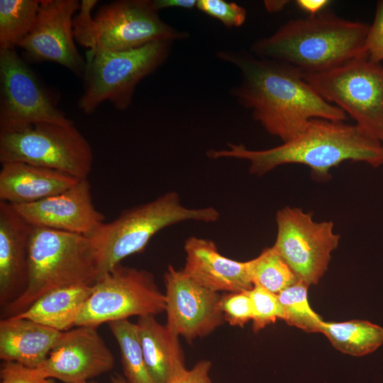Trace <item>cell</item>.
Listing matches in <instances>:
<instances>
[{
  "label": "cell",
  "instance_id": "obj_1",
  "mask_svg": "<svg viewBox=\"0 0 383 383\" xmlns=\"http://www.w3.org/2000/svg\"><path fill=\"white\" fill-rule=\"evenodd\" d=\"M216 56L239 71L240 80L231 94L269 134L283 143L301 132L312 118L348 119L344 111L323 100L292 66L243 50H219Z\"/></svg>",
  "mask_w": 383,
  "mask_h": 383
},
{
  "label": "cell",
  "instance_id": "obj_2",
  "mask_svg": "<svg viewBox=\"0 0 383 383\" xmlns=\"http://www.w3.org/2000/svg\"><path fill=\"white\" fill-rule=\"evenodd\" d=\"M207 156L247 160L249 172L256 176L280 165L301 164L321 181L329 179L330 170L345 161L365 162L374 168L383 165L381 141L356 124L323 118L311 119L298 135L276 147L250 150L230 143L226 150H209Z\"/></svg>",
  "mask_w": 383,
  "mask_h": 383
},
{
  "label": "cell",
  "instance_id": "obj_3",
  "mask_svg": "<svg viewBox=\"0 0 383 383\" xmlns=\"http://www.w3.org/2000/svg\"><path fill=\"white\" fill-rule=\"evenodd\" d=\"M369 27L326 9L313 16L288 21L272 35L253 43L250 52L284 62L303 74H318L367 55L365 41Z\"/></svg>",
  "mask_w": 383,
  "mask_h": 383
},
{
  "label": "cell",
  "instance_id": "obj_4",
  "mask_svg": "<svg viewBox=\"0 0 383 383\" xmlns=\"http://www.w3.org/2000/svg\"><path fill=\"white\" fill-rule=\"evenodd\" d=\"M219 218V211L213 206H185L174 191L126 209L88 236L98 277L126 257L143 250L156 233L168 226L184 221L213 223Z\"/></svg>",
  "mask_w": 383,
  "mask_h": 383
},
{
  "label": "cell",
  "instance_id": "obj_5",
  "mask_svg": "<svg viewBox=\"0 0 383 383\" xmlns=\"http://www.w3.org/2000/svg\"><path fill=\"white\" fill-rule=\"evenodd\" d=\"M98 1L82 0L73 18L76 41L89 52L133 50L157 41L174 43L189 38L162 20L151 0H119L101 6Z\"/></svg>",
  "mask_w": 383,
  "mask_h": 383
},
{
  "label": "cell",
  "instance_id": "obj_6",
  "mask_svg": "<svg viewBox=\"0 0 383 383\" xmlns=\"http://www.w3.org/2000/svg\"><path fill=\"white\" fill-rule=\"evenodd\" d=\"M98 272L88 236L34 227L28 248V279L23 293L3 309V318L16 316L52 290L92 285Z\"/></svg>",
  "mask_w": 383,
  "mask_h": 383
},
{
  "label": "cell",
  "instance_id": "obj_7",
  "mask_svg": "<svg viewBox=\"0 0 383 383\" xmlns=\"http://www.w3.org/2000/svg\"><path fill=\"white\" fill-rule=\"evenodd\" d=\"M172 43L157 41L121 52H87L84 91L78 108L91 114L104 101L118 111L131 104L139 82L167 60Z\"/></svg>",
  "mask_w": 383,
  "mask_h": 383
},
{
  "label": "cell",
  "instance_id": "obj_8",
  "mask_svg": "<svg viewBox=\"0 0 383 383\" xmlns=\"http://www.w3.org/2000/svg\"><path fill=\"white\" fill-rule=\"evenodd\" d=\"M306 82L326 101L344 111L356 125L383 140V65L367 55L312 74Z\"/></svg>",
  "mask_w": 383,
  "mask_h": 383
},
{
  "label": "cell",
  "instance_id": "obj_9",
  "mask_svg": "<svg viewBox=\"0 0 383 383\" xmlns=\"http://www.w3.org/2000/svg\"><path fill=\"white\" fill-rule=\"evenodd\" d=\"M22 162L88 179L92 148L74 123H40L0 133V162Z\"/></svg>",
  "mask_w": 383,
  "mask_h": 383
},
{
  "label": "cell",
  "instance_id": "obj_10",
  "mask_svg": "<svg viewBox=\"0 0 383 383\" xmlns=\"http://www.w3.org/2000/svg\"><path fill=\"white\" fill-rule=\"evenodd\" d=\"M165 310V296L153 274L120 263L96 279L75 326L96 328L134 316H155Z\"/></svg>",
  "mask_w": 383,
  "mask_h": 383
},
{
  "label": "cell",
  "instance_id": "obj_11",
  "mask_svg": "<svg viewBox=\"0 0 383 383\" xmlns=\"http://www.w3.org/2000/svg\"><path fill=\"white\" fill-rule=\"evenodd\" d=\"M40 123H74L16 49H0V133Z\"/></svg>",
  "mask_w": 383,
  "mask_h": 383
},
{
  "label": "cell",
  "instance_id": "obj_12",
  "mask_svg": "<svg viewBox=\"0 0 383 383\" xmlns=\"http://www.w3.org/2000/svg\"><path fill=\"white\" fill-rule=\"evenodd\" d=\"M277 236L272 245L299 280L316 284L327 271L340 236L331 221L316 222L301 208L286 206L276 213Z\"/></svg>",
  "mask_w": 383,
  "mask_h": 383
},
{
  "label": "cell",
  "instance_id": "obj_13",
  "mask_svg": "<svg viewBox=\"0 0 383 383\" xmlns=\"http://www.w3.org/2000/svg\"><path fill=\"white\" fill-rule=\"evenodd\" d=\"M80 4L77 0H41L35 26L18 47L31 61L55 62L83 77L86 60L77 49L73 30Z\"/></svg>",
  "mask_w": 383,
  "mask_h": 383
},
{
  "label": "cell",
  "instance_id": "obj_14",
  "mask_svg": "<svg viewBox=\"0 0 383 383\" xmlns=\"http://www.w3.org/2000/svg\"><path fill=\"white\" fill-rule=\"evenodd\" d=\"M166 326L179 336L192 340L203 338L225 321L221 295L205 288L182 270L169 265L164 274Z\"/></svg>",
  "mask_w": 383,
  "mask_h": 383
},
{
  "label": "cell",
  "instance_id": "obj_15",
  "mask_svg": "<svg viewBox=\"0 0 383 383\" xmlns=\"http://www.w3.org/2000/svg\"><path fill=\"white\" fill-rule=\"evenodd\" d=\"M62 332L46 360L43 376L64 383H82L111 371L114 357L96 328L75 326Z\"/></svg>",
  "mask_w": 383,
  "mask_h": 383
},
{
  "label": "cell",
  "instance_id": "obj_16",
  "mask_svg": "<svg viewBox=\"0 0 383 383\" xmlns=\"http://www.w3.org/2000/svg\"><path fill=\"white\" fill-rule=\"evenodd\" d=\"M12 206L32 226L86 236L105 220L94 205L88 179H79L69 189L40 201Z\"/></svg>",
  "mask_w": 383,
  "mask_h": 383
},
{
  "label": "cell",
  "instance_id": "obj_17",
  "mask_svg": "<svg viewBox=\"0 0 383 383\" xmlns=\"http://www.w3.org/2000/svg\"><path fill=\"white\" fill-rule=\"evenodd\" d=\"M32 229L11 204L0 201V304L3 309L27 287Z\"/></svg>",
  "mask_w": 383,
  "mask_h": 383
},
{
  "label": "cell",
  "instance_id": "obj_18",
  "mask_svg": "<svg viewBox=\"0 0 383 383\" xmlns=\"http://www.w3.org/2000/svg\"><path fill=\"white\" fill-rule=\"evenodd\" d=\"M183 272L211 291L240 292L250 290L248 261H236L221 255L209 239L191 236L185 240Z\"/></svg>",
  "mask_w": 383,
  "mask_h": 383
},
{
  "label": "cell",
  "instance_id": "obj_19",
  "mask_svg": "<svg viewBox=\"0 0 383 383\" xmlns=\"http://www.w3.org/2000/svg\"><path fill=\"white\" fill-rule=\"evenodd\" d=\"M79 179L64 172L22 162L1 164L0 201L28 204L59 194Z\"/></svg>",
  "mask_w": 383,
  "mask_h": 383
},
{
  "label": "cell",
  "instance_id": "obj_20",
  "mask_svg": "<svg viewBox=\"0 0 383 383\" xmlns=\"http://www.w3.org/2000/svg\"><path fill=\"white\" fill-rule=\"evenodd\" d=\"M61 333L26 318H2L0 321V359L38 367L46 360Z\"/></svg>",
  "mask_w": 383,
  "mask_h": 383
},
{
  "label": "cell",
  "instance_id": "obj_21",
  "mask_svg": "<svg viewBox=\"0 0 383 383\" xmlns=\"http://www.w3.org/2000/svg\"><path fill=\"white\" fill-rule=\"evenodd\" d=\"M147 369L155 383H170L187 369L179 335L155 316L136 323Z\"/></svg>",
  "mask_w": 383,
  "mask_h": 383
},
{
  "label": "cell",
  "instance_id": "obj_22",
  "mask_svg": "<svg viewBox=\"0 0 383 383\" xmlns=\"http://www.w3.org/2000/svg\"><path fill=\"white\" fill-rule=\"evenodd\" d=\"M92 285L75 284L45 293L23 312L13 316L64 332L76 321L92 292Z\"/></svg>",
  "mask_w": 383,
  "mask_h": 383
},
{
  "label": "cell",
  "instance_id": "obj_23",
  "mask_svg": "<svg viewBox=\"0 0 383 383\" xmlns=\"http://www.w3.org/2000/svg\"><path fill=\"white\" fill-rule=\"evenodd\" d=\"M321 333L337 350L356 357L370 354L383 344V328L367 321H323Z\"/></svg>",
  "mask_w": 383,
  "mask_h": 383
},
{
  "label": "cell",
  "instance_id": "obj_24",
  "mask_svg": "<svg viewBox=\"0 0 383 383\" xmlns=\"http://www.w3.org/2000/svg\"><path fill=\"white\" fill-rule=\"evenodd\" d=\"M41 0H0V49L18 47L37 21Z\"/></svg>",
  "mask_w": 383,
  "mask_h": 383
},
{
  "label": "cell",
  "instance_id": "obj_25",
  "mask_svg": "<svg viewBox=\"0 0 383 383\" xmlns=\"http://www.w3.org/2000/svg\"><path fill=\"white\" fill-rule=\"evenodd\" d=\"M118 344L124 377L128 383H155L147 369L136 323L128 319L108 323Z\"/></svg>",
  "mask_w": 383,
  "mask_h": 383
},
{
  "label": "cell",
  "instance_id": "obj_26",
  "mask_svg": "<svg viewBox=\"0 0 383 383\" xmlns=\"http://www.w3.org/2000/svg\"><path fill=\"white\" fill-rule=\"evenodd\" d=\"M248 265L253 286L259 285L277 294L299 281L272 246L265 248L257 257L248 260Z\"/></svg>",
  "mask_w": 383,
  "mask_h": 383
},
{
  "label": "cell",
  "instance_id": "obj_27",
  "mask_svg": "<svg viewBox=\"0 0 383 383\" xmlns=\"http://www.w3.org/2000/svg\"><path fill=\"white\" fill-rule=\"evenodd\" d=\"M309 287L299 280L277 294L283 310V320L307 333H321L323 321L309 304Z\"/></svg>",
  "mask_w": 383,
  "mask_h": 383
},
{
  "label": "cell",
  "instance_id": "obj_28",
  "mask_svg": "<svg viewBox=\"0 0 383 383\" xmlns=\"http://www.w3.org/2000/svg\"><path fill=\"white\" fill-rule=\"evenodd\" d=\"M252 306V328L255 332L274 323L277 319L283 320V310L278 295L259 286L249 290Z\"/></svg>",
  "mask_w": 383,
  "mask_h": 383
},
{
  "label": "cell",
  "instance_id": "obj_29",
  "mask_svg": "<svg viewBox=\"0 0 383 383\" xmlns=\"http://www.w3.org/2000/svg\"><path fill=\"white\" fill-rule=\"evenodd\" d=\"M201 12L219 20L224 26L231 28L241 26L246 20L245 8L234 2L223 0H197L196 6Z\"/></svg>",
  "mask_w": 383,
  "mask_h": 383
},
{
  "label": "cell",
  "instance_id": "obj_30",
  "mask_svg": "<svg viewBox=\"0 0 383 383\" xmlns=\"http://www.w3.org/2000/svg\"><path fill=\"white\" fill-rule=\"evenodd\" d=\"M220 306L224 320L233 326H243L252 319V306L249 290L221 295Z\"/></svg>",
  "mask_w": 383,
  "mask_h": 383
},
{
  "label": "cell",
  "instance_id": "obj_31",
  "mask_svg": "<svg viewBox=\"0 0 383 383\" xmlns=\"http://www.w3.org/2000/svg\"><path fill=\"white\" fill-rule=\"evenodd\" d=\"M0 383H57L33 368L15 361H3L0 367Z\"/></svg>",
  "mask_w": 383,
  "mask_h": 383
},
{
  "label": "cell",
  "instance_id": "obj_32",
  "mask_svg": "<svg viewBox=\"0 0 383 383\" xmlns=\"http://www.w3.org/2000/svg\"><path fill=\"white\" fill-rule=\"evenodd\" d=\"M365 50L371 60L383 61V0L377 3L374 18L366 38Z\"/></svg>",
  "mask_w": 383,
  "mask_h": 383
},
{
  "label": "cell",
  "instance_id": "obj_33",
  "mask_svg": "<svg viewBox=\"0 0 383 383\" xmlns=\"http://www.w3.org/2000/svg\"><path fill=\"white\" fill-rule=\"evenodd\" d=\"M211 362L207 360L198 362L191 370H186L170 383H213L209 376Z\"/></svg>",
  "mask_w": 383,
  "mask_h": 383
},
{
  "label": "cell",
  "instance_id": "obj_34",
  "mask_svg": "<svg viewBox=\"0 0 383 383\" xmlns=\"http://www.w3.org/2000/svg\"><path fill=\"white\" fill-rule=\"evenodd\" d=\"M197 0H153L152 4L155 10L168 8H182L192 9L196 6Z\"/></svg>",
  "mask_w": 383,
  "mask_h": 383
},
{
  "label": "cell",
  "instance_id": "obj_35",
  "mask_svg": "<svg viewBox=\"0 0 383 383\" xmlns=\"http://www.w3.org/2000/svg\"><path fill=\"white\" fill-rule=\"evenodd\" d=\"M296 6L302 11L308 13L309 16H313L320 13L326 9L330 3L328 0H297L295 1Z\"/></svg>",
  "mask_w": 383,
  "mask_h": 383
},
{
  "label": "cell",
  "instance_id": "obj_36",
  "mask_svg": "<svg viewBox=\"0 0 383 383\" xmlns=\"http://www.w3.org/2000/svg\"><path fill=\"white\" fill-rule=\"evenodd\" d=\"M289 3V1L287 0H267L264 1L265 9L271 13L282 10Z\"/></svg>",
  "mask_w": 383,
  "mask_h": 383
},
{
  "label": "cell",
  "instance_id": "obj_37",
  "mask_svg": "<svg viewBox=\"0 0 383 383\" xmlns=\"http://www.w3.org/2000/svg\"><path fill=\"white\" fill-rule=\"evenodd\" d=\"M111 383H128L124 376H121L119 374H113L110 377Z\"/></svg>",
  "mask_w": 383,
  "mask_h": 383
},
{
  "label": "cell",
  "instance_id": "obj_38",
  "mask_svg": "<svg viewBox=\"0 0 383 383\" xmlns=\"http://www.w3.org/2000/svg\"><path fill=\"white\" fill-rule=\"evenodd\" d=\"M82 383H96V382H82Z\"/></svg>",
  "mask_w": 383,
  "mask_h": 383
},
{
  "label": "cell",
  "instance_id": "obj_39",
  "mask_svg": "<svg viewBox=\"0 0 383 383\" xmlns=\"http://www.w3.org/2000/svg\"><path fill=\"white\" fill-rule=\"evenodd\" d=\"M382 148H383V140L382 141ZM382 168H383V165H382ZM382 172H383V169H382Z\"/></svg>",
  "mask_w": 383,
  "mask_h": 383
}]
</instances>
